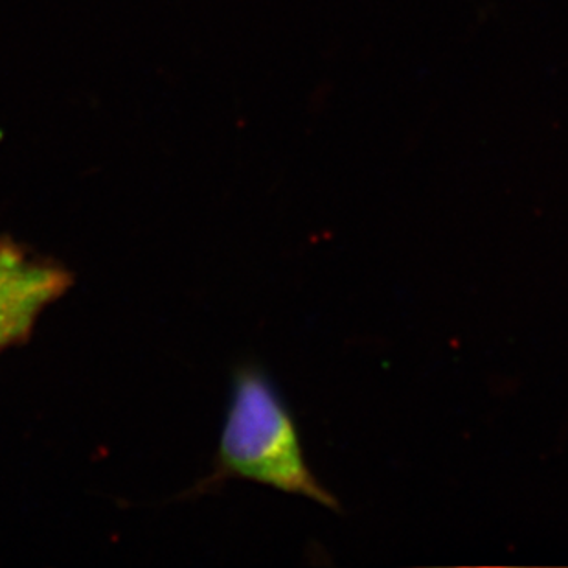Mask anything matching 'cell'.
Returning a JSON list of instances; mask_svg holds the SVG:
<instances>
[{"instance_id":"6da1fadb","label":"cell","mask_w":568,"mask_h":568,"mask_svg":"<svg viewBox=\"0 0 568 568\" xmlns=\"http://www.w3.org/2000/svg\"><path fill=\"white\" fill-rule=\"evenodd\" d=\"M220 466L229 475L341 511L337 497L307 464L295 419L273 383L254 366H243L234 379L221 435Z\"/></svg>"},{"instance_id":"7a4b0ae2","label":"cell","mask_w":568,"mask_h":568,"mask_svg":"<svg viewBox=\"0 0 568 568\" xmlns=\"http://www.w3.org/2000/svg\"><path fill=\"white\" fill-rule=\"evenodd\" d=\"M70 285L67 268L33 257L13 242H0V352L22 343L44 307Z\"/></svg>"}]
</instances>
